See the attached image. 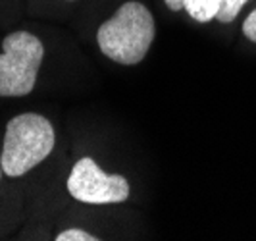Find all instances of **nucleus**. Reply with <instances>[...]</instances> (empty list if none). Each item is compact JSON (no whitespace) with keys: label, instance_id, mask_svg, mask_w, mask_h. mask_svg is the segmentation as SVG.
Returning <instances> with one entry per match:
<instances>
[{"label":"nucleus","instance_id":"obj_1","mask_svg":"<svg viewBox=\"0 0 256 241\" xmlns=\"http://www.w3.org/2000/svg\"><path fill=\"white\" fill-rule=\"evenodd\" d=\"M156 35L150 10L141 2H126L98 27L96 41L104 56L118 64L133 66L146 56Z\"/></svg>","mask_w":256,"mask_h":241},{"label":"nucleus","instance_id":"obj_2","mask_svg":"<svg viewBox=\"0 0 256 241\" xmlns=\"http://www.w3.org/2000/svg\"><path fill=\"white\" fill-rule=\"evenodd\" d=\"M54 127L40 114H20L6 126L2 147V170L10 178H20L38 166L54 149Z\"/></svg>","mask_w":256,"mask_h":241},{"label":"nucleus","instance_id":"obj_3","mask_svg":"<svg viewBox=\"0 0 256 241\" xmlns=\"http://www.w3.org/2000/svg\"><path fill=\"white\" fill-rule=\"evenodd\" d=\"M0 97H26L35 89L44 47L29 31H16L2 41Z\"/></svg>","mask_w":256,"mask_h":241},{"label":"nucleus","instance_id":"obj_4","mask_svg":"<svg viewBox=\"0 0 256 241\" xmlns=\"http://www.w3.org/2000/svg\"><path fill=\"white\" fill-rule=\"evenodd\" d=\"M70 195L87 204L124 203L129 199V181L120 174H106L92 158L77 160L68 178Z\"/></svg>","mask_w":256,"mask_h":241},{"label":"nucleus","instance_id":"obj_5","mask_svg":"<svg viewBox=\"0 0 256 241\" xmlns=\"http://www.w3.org/2000/svg\"><path fill=\"white\" fill-rule=\"evenodd\" d=\"M183 8L194 22L208 24V22L216 20V14L220 10V0H183Z\"/></svg>","mask_w":256,"mask_h":241},{"label":"nucleus","instance_id":"obj_6","mask_svg":"<svg viewBox=\"0 0 256 241\" xmlns=\"http://www.w3.org/2000/svg\"><path fill=\"white\" fill-rule=\"evenodd\" d=\"M244 4H246V0H220V10L216 14V20L222 24H231L243 10Z\"/></svg>","mask_w":256,"mask_h":241},{"label":"nucleus","instance_id":"obj_7","mask_svg":"<svg viewBox=\"0 0 256 241\" xmlns=\"http://www.w3.org/2000/svg\"><path fill=\"white\" fill-rule=\"evenodd\" d=\"M58 241H96L98 237L90 235L89 231H83L79 228H72V229H66V231H60L56 235Z\"/></svg>","mask_w":256,"mask_h":241},{"label":"nucleus","instance_id":"obj_8","mask_svg":"<svg viewBox=\"0 0 256 241\" xmlns=\"http://www.w3.org/2000/svg\"><path fill=\"white\" fill-rule=\"evenodd\" d=\"M243 33L248 41L256 43V10H252V12L248 14L246 20L243 22Z\"/></svg>","mask_w":256,"mask_h":241},{"label":"nucleus","instance_id":"obj_9","mask_svg":"<svg viewBox=\"0 0 256 241\" xmlns=\"http://www.w3.org/2000/svg\"><path fill=\"white\" fill-rule=\"evenodd\" d=\"M166 2V6L172 10V12H180L183 10V0H164Z\"/></svg>","mask_w":256,"mask_h":241},{"label":"nucleus","instance_id":"obj_10","mask_svg":"<svg viewBox=\"0 0 256 241\" xmlns=\"http://www.w3.org/2000/svg\"><path fill=\"white\" fill-rule=\"evenodd\" d=\"M2 172H4V170H2V160H0V174H2Z\"/></svg>","mask_w":256,"mask_h":241}]
</instances>
